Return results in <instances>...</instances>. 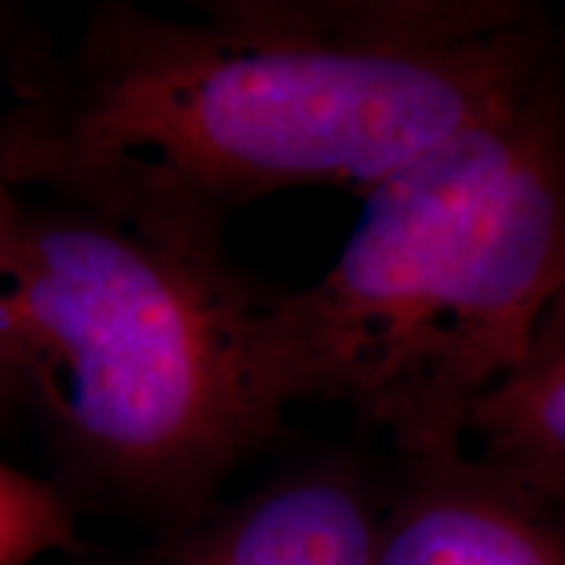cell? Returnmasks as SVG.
Returning a JSON list of instances; mask_svg holds the SVG:
<instances>
[{"label": "cell", "instance_id": "obj_7", "mask_svg": "<svg viewBox=\"0 0 565 565\" xmlns=\"http://www.w3.org/2000/svg\"><path fill=\"white\" fill-rule=\"evenodd\" d=\"M76 546L73 505L61 490L0 459V565H32Z\"/></svg>", "mask_w": 565, "mask_h": 565}, {"label": "cell", "instance_id": "obj_8", "mask_svg": "<svg viewBox=\"0 0 565 565\" xmlns=\"http://www.w3.org/2000/svg\"><path fill=\"white\" fill-rule=\"evenodd\" d=\"M22 217H25V207L20 202V189H13L0 173V270H3V264H7L13 245H17ZM20 408H25L20 381H17V371H13V364H10L3 345H0V422L7 415L20 412Z\"/></svg>", "mask_w": 565, "mask_h": 565}, {"label": "cell", "instance_id": "obj_6", "mask_svg": "<svg viewBox=\"0 0 565 565\" xmlns=\"http://www.w3.org/2000/svg\"><path fill=\"white\" fill-rule=\"evenodd\" d=\"M471 444L478 459L565 509V286L522 362L475 408Z\"/></svg>", "mask_w": 565, "mask_h": 565}, {"label": "cell", "instance_id": "obj_4", "mask_svg": "<svg viewBox=\"0 0 565 565\" xmlns=\"http://www.w3.org/2000/svg\"><path fill=\"white\" fill-rule=\"evenodd\" d=\"M559 512L468 449L405 459L374 565H565Z\"/></svg>", "mask_w": 565, "mask_h": 565}, {"label": "cell", "instance_id": "obj_1", "mask_svg": "<svg viewBox=\"0 0 565 565\" xmlns=\"http://www.w3.org/2000/svg\"><path fill=\"white\" fill-rule=\"evenodd\" d=\"M565 70L522 0L114 3L0 117V173L63 207L223 252L248 204L374 182Z\"/></svg>", "mask_w": 565, "mask_h": 565}, {"label": "cell", "instance_id": "obj_5", "mask_svg": "<svg viewBox=\"0 0 565 565\" xmlns=\"http://www.w3.org/2000/svg\"><path fill=\"white\" fill-rule=\"evenodd\" d=\"M377 522L359 475L318 465L182 527L167 565H374Z\"/></svg>", "mask_w": 565, "mask_h": 565}, {"label": "cell", "instance_id": "obj_3", "mask_svg": "<svg viewBox=\"0 0 565 565\" xmlns=\"http://www.w3.org/2000/svg\"><path fill=\"white\" fill-rule=\"evenodd\" d=\"M262 299L223 252L25 211L0 270V345L82 481L182 531L282 430L252 364Z\"/></svg>", "mask_w": 565, "mask_h": 565}, {"label": "cell", "instance_id": "obj_2", "mask_svg": "<svg viewBox=\"0 0 565 565\" xmlns=\"http://www.w3.org/2000/svg\"><path fill=\"white\" fill-rule=\"evenodd\" d=\"M563 286L565 70L374 182L337 262L264 292L255 381L280 415L352 408L403 459L462 452Z\"/></svg>", "mask_w": 565, "mask_h": 565}]
</instances>
